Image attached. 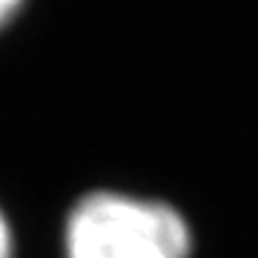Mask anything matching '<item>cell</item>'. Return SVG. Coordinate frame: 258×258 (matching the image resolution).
<instances>
[{
    "label": "cell",
    "mask_w": 258,
    "mask_h": 258,
    "mask_svg": "<svg viewBox=\"0 0 258 258\" xmlns=\"http://www.w3.org/2000/svg\"><path fill=\"white\" fill-rule=\"evenodd\" d=\"M192 230L175 207L95 189L69 210L63 258H189Z\"/></svg>",
    "instance_id": "6da1fadb"
},
{
    "label": "cell",
    "mask_w": 258,
    "mask_h": 258,
    "mask_svg": "<svg viewBox=\"0 0 258 258\" xmlns=\"http://www.w3.org/2000/svg\"><path fill=\"white\" fill-rule=\"evenodd\" d=\"M23 6V0H0V26L15 18V12Z\"/></svg>",
    "instance_id": "3957f363"
},
{
    "label": "cell",
    "mask_w": 258,
    "mask_h": 258,
    "mask_svg": "<svg viewBox=\"0 0 258 258\" xmlns=\"http://www.w3.org/2000/svg\"><path fill=\"white\" fill-rule=\"evenodd\" d=\"M0 258H15V232L3 210H0Z\"/></svg>",
    "instance_id": "7a4b0ae2"
}]
</instances>
